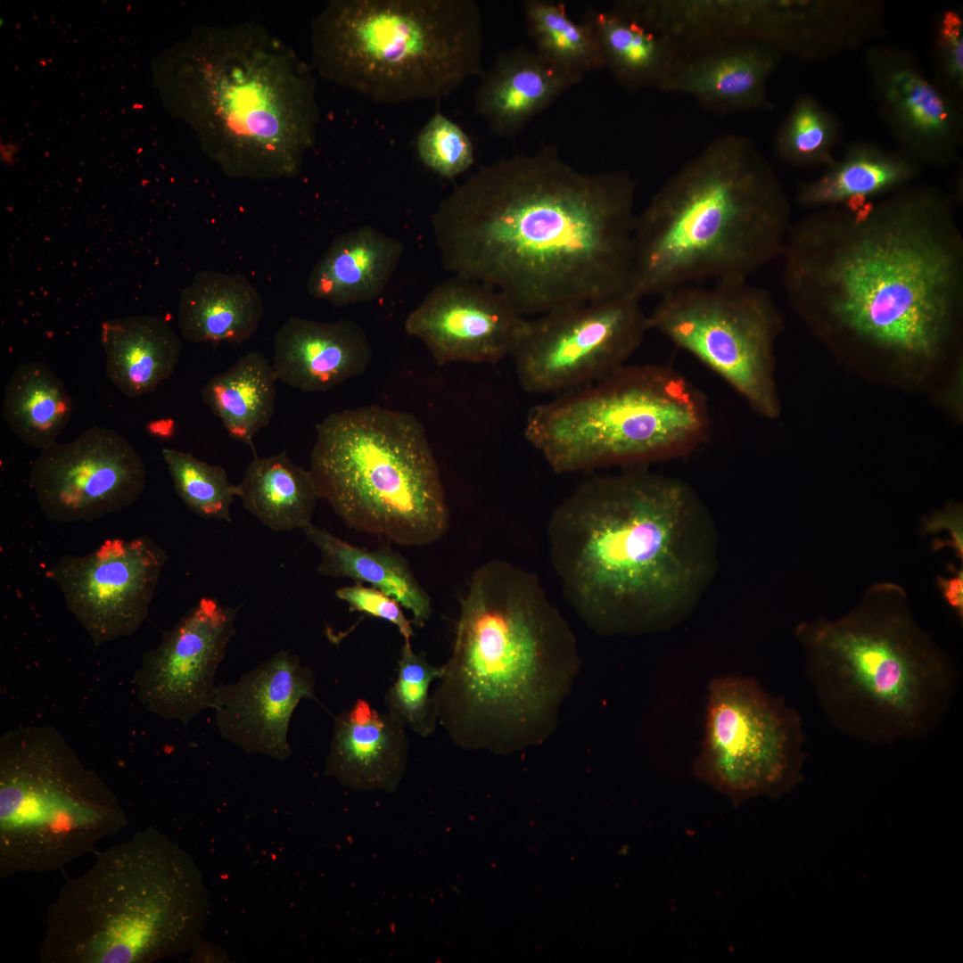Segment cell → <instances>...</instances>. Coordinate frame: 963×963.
<instances>
[{"label": "cell", "instance_id": "27", "mask_svg": "<svg viewBox=\"0 0 963 963\" xmlns=\"http://www.w3.org/2000/svg\"><path fill=\"white\" fill-rule=\"evenodd\" d=\"M263 313L262 296L245 276L202 270L181 292L177 324L189 342L238 344L251 338Z\"/></svg>", "mask_w": 963, "mask_h": 963}, {"label": "cell", "instance_id": "11", "mask_svg": "<svg viewBox=\"0 0 963 963\" xmlns=\"http://www.w3.org/2000/svg\"><path fill=\"white\" fill-rule=\"evenodd\" d=\"M705 395L658 364L611 374L533 406L524 436L556 473L686 457L708 439Z\"/></svg>", "mask_w": 963, "mask_h": 963}, {"label": "cell", "instance_id": "33", "mask_svg": "<svg viewBox=\"0 0 963 963\" xmlns=\"http://www.w3.org/2000/svg\"><path fill=\"white\" fill-rule=\"evenodd\" d=\"M277 377L263 353L251 351L210 377L202 399L228 435L253 448V438L274 415Z\"/></svg>", "mask_w": 963, "mask_h": 963}, {"label": "cell", "instance_id": "32", "mask_svg": "<svg viewBox=\"0 0 963 963\" xmlns=\"http://www.w3.org/2000/svg\"><path fill=\"white\" fill-rule=\"evenodd\" d=\"M235 495L274 531L304 530L320 499L309 469L294 463L286 450L267 457L255 455L235 485Z\"/></svg>", "mask_w": 963, "mask_h": 963}, {"label": "cell", "instance_id": "40", "mask_svg": "<svg viewBox=\"0 0 963 963\" xmlns=\"http://www.w3.org/2000/svg\"><path fill=\"white\" fill-rule=\"evenodd\" d=\"M936 82L951 95L963 92V18L954 9H945L935 18L933 40Z\"/></svg>", "mask_w": 963, "mask_h": 963}, {"label": "cell", "instance_id": "8", "mask_svg": "<svg viewBox=\"0 0 963 963\" xmlns=\"http://www.w3.org/2000/svg\"><path fill=\"white\" fill-rule=\"evenodd\" d=\"M192 856L152 827L106 849L47 908L43 963H151L193 949L209 912Z\"/></svg>", "mask_w": 963, "mask_h": 963}, {"label": "cell", "instance_id": "44", "mask_svg": "<svg viewBox=\"0 0 963 963\" xmlns=\"http://www.w3.org/2000/svg\"><path fill=\"white\" fill-rule=\"evenodd\" d=\"M148 430L155 436L169 438L174 433L175 422L168 418L152 421L149 424Z\"/></svg>", "mask_w": 963, "mask_h": 963}, {"label": "cell", "instance_id": "15", "mask_svg": "<svg viewBox=\"0 0 963 963\" xmlns=\"http://www.w3.org/2000/svg\"><path fill=\"white\" fill-rule=\"evenodd\" d=\"M641 300L630 292L529 317L511 357L520 385L556 396L627 365L649 330Z\"/></svg>", "mask_w": 963, "mask_h": 963}, {"label": "cell", "instance_id": "25", "mask_svg": "<svg viewBox=\"0 0 963 963\" xmlns=\"http://www.w3.org/2000/svg\"><path fill=\"white\" fill-rule=\"evenodd\" d=\"M580 80L518 46L501 53L482 71L474 93L475 111L498 136H514L537 113Z\"/></svg>", "mask_w": 963, "mask_h": 963}, {"label": "cell", "instance_id": "17", "mask_svg": "<svg viewBox=\"0 0 963 963\" xmlns=\"http://www.w3.org/2000/svg\"><path fill=\"white\" fill-rule=\"evenodd\" d=\"M145 484L140 455L104 426L40 450L30 472L39 508L55 523L92 522L119 512L139 498Z\"/></svg>", "mask_w": 963, "mask_h": 963}, {"label": "cell", "instance_id": "26", "mask_svg": "<svg viewBox=\"0 0 963 963\" xmlns=\"http://www.w3.org/2000/svg\"><path fill=\"white\" fill-rule=\"evenodd\" d=\"M402 242L362 226L335 237L314 265L306 283L314 299L334 306L378 298L404 253Z\"/></svg>", "mask_w": 963, "mask_h": 963}, {"label": "cell", "instance_id": "4", "mask_svg": "<svg viewBox=\"0 0 963 963\" xmlns=\"http://www.w3.org/2000/svg\"><path fill=\"white\" fill-rule=\"evenodd\" d=\"M580 666L574 633L538 577L505 560L472 573L451 654L432 695L457 746L523 751L555 732Z\"/></svg>", "mask_w": 963, "mask_h": 963}, {"label": "cell", "instance_id": "9", "mask_svg": "<svg viewBox=\"0 0 963 963\" xmlns=\"http://www.w3.org/2000/svg\"><path fill=\"white\" fill-rule=\"evenodd\" d=\"M473 0H331L311 22V66L380 103L440 100L481 76Z\"/></svg>", "mask_w": 963, "mask_h": 963}, {"label": "cell", "instance_id": "2", "mask_svg": "<svg viewBox=\"0 0 963 963\" xmlns=\"http://www.w3.org/2000/svg\"><path fill=\"white\" fill-rule=\"evenodd\" d=\"M637 190L626 169L583 172L546 145L481 167L432 233L447 270L537 317L630 292Z\"/></svg>", "mask_w": 963, "mask_h": 963}, {"label": "cell", "instance_id": "21", "mask_svg": "<svg viewBox=\"0 0 963 963\" xmlns=\"http://www.w3.org/2000/svg\"><path fill=\"white\" fill-rule=\"evenodd\" d=\"M304 698L316 700L312 671L280 650L237 680L219 684L213 705L219 734L249 754L285 761L292 716Z\"/></svg>", "mask_w": 963, "mask_h": 963}, {"label": "cell", "instance_id": "18", "mask_svg": "<svg viewBox=\"0 0 963 963\" xmlns=\"http://www.w3.org/2000/svg\"><path fill=\"white\" fill-rule=\"evenodd\" d=\"M235 608L204 597L166 631L135 673L144 709L182 724L212 709L216 673L235 633Z\"/></svg>", "mask_w": 963, "mask_h": 963}, {"label": "cell", "instance_id": "10", "mask_svg": "<svg viewBox=\"0 0 963 963\" xmlns=\"http://www.w3.org/2000/svg\"><path fill=\"white\" fill-rule=\"evenodd\" d=\"M320 499L358 532L405 547L432 545L450 514L432 446L412 414L365 406L316 426L310 467Z\"/></svg>", "mask_w": 963, "mask_h": 963}, {"label": "cell", "instance_id": "29", "mask_svg": "<svg viewBox=\"0 0 963 963\" xmlns=\"http://www.w3.org/2000/svg\"><path fill=\"white\" fill-rule=\"evenodd\" d=\"M106 374L126 396L137 398L169 379L182 342L167 321L151 315L107 320L101 326Z\"/></svg>", "mask_w": 963, "mask_h": 963}, {"label": "cell", "instance_id": "39", "mask_svg": "<svg viewBox=\"0 0 963 963\" xmlns=\"http://www.w3.org/2000/svg\"><path fill=\"white\" fill-rule=\"evenodd\" d=\"M420 160L446 178H454L474 162L473 144L461 127L437 111L417 135Z\"/></svg>", "mask_w": 963, "mask_h": 963}, {"label": "cell", "instance_id": "6", "mask_svg": "<svg viewBox=\"0 0 963 963\" xmlns=\"http://www.w3.org/2000/svg\"><path fill=\"white\" fill-rule=\"evenodd\" d=\"M795 637L824 716L862 743L889 745L928 735L958 690L953 661L895 583L873 584L836 619L801 622Z\"/></svg>", "mask_w": 963, "mask_h": 963}, {"label": "cell", "instance_id": "3", "mask_svg": "<svg viewBox=\"0 0 963 963\" xmlns=\"http://www.w3.org/2000/svg\"><path fill=\"white\" fill-rule=\"evenodd\" d=\"M566 600L605 636L664 630L696 606L715 571L716 536L684 482L644 470L579 485L547 524Z\"/></svg>", "mask_w": 963, "mask_h": 963}, {"label": "cell", "instance_id": "16", "mask_svg": "<svg viewBox=\"0 0 963 963\" xmlns=\"http://www.w3.org/2000/svg\"><path fill=\"white\" fill-rule=\"evenodd\" d=\"M169 556L148 536L109 539L91 553L63 555L45 576L100 646L134 634L146 619Z\"/></svg>", "mask_w": 963, "mask_h": 963}, {"label": "cell", "instance_id": "13", "mask_svg": "<svg viewBox=\"0 0 963 963\" xmlns=\"http://www.w3.org/2000/svg\"><path fill=\"white\" fill-rule=\"evenodd\" d=\"M648 326L688 352L758 415H780L775 345L784 328L772 295L747 281L674 288L660 296Z\"/></svg>", "mask_w": 963, "mask_h": 963}, {"label": "cell", "instance_id": "35", "mask_svg": "<svg viewBox=\"0 0 963 963\" xmlns=\"http://www.w3.org/2000/svg\"><path fill=\"white\" fill-rule=\"evenodd\" d=\"M523 8L534 50L548 62L580 80L587 72L605 68L593 32L584 21H572L564 3L527 0Z\"/></svg>", "mask_w": 963, "mask_h": 963}, {"label": "cell", "instance_id": "14", "mask_svg": "<svg viewBox=\"0 0 963 963\" xmlns=\"http://www.w3.org/2000/svg\"><path fill=\"white\" fill-rule=\"evenodd\" d=\"M804 731L795 709L755 679L721 675L708 685L696 778L738 806L778 799L802 780Z\"/></svg>", "mask_w": 963, "mask_h": 963}, {"label": "cell", "instance_id": "1", "mask_svg": "<svg viewBox=\"0 0 963 963\" xmlns=\"http://www.w3.org/2000/svg\"><path fill=\"white\" fill-rule=\"evenodd\" d=\"M781 256L792 308L837 352L925 365L958 349L963 235L953 194L918 184L814 210L792 223Z\"/></svg>", "mask_w": 963, "mask_h": 963}, {"label": "cell", "instance_id": "37", "mask_svg": "<svg viewBox=\"0 0 963 963\" xmlns=\"http://www.w3.org/2000/svg\"><path fill=\"white\" fill-rule=\"evenodd\" d=\"M161 456L176 493L193 514L203 519L232 521L230 506L236 498L235 485L222 466L177 449H164Z\"/></svg>", "mask_w": 963, "mask_h": 963}, {"label": "cell", "instance_id": "43", "mask_svg": "<svg viewBox=\"0 0 963 963\" xmlns=\"http://www.w3.org/2000/svg\"><path fill=\"white\" fill-rule=\"evenodd\" d=\"M951 574L938 576L936 583L946 604L953 610L959 619L963 618V569L949 564Z\"/></svg>", "mask_w": 963, "mask_h": 963}, {"label": "cell", "instance_id": "7", "mask_svg": "<svg viewBox=\"0 0 963 963\" xmlns=\"http://www.w3.org/2000/svg\"><path fill=\"white\" fill-rule=\"evenodd\" d=\"M177 72L207 155L230 178L297 176L317 140L313 68L253 21L202 31Z\"/></svg>", "mask_w": 963, "mask_h": 963}, {"label": "cell", "instance_id": "19", "mask_svg": "<svg viewBox=\"0 0 963 963\" xmlns=\"http://www.w3.org/2000/svg\"><path fill=\"white\" fill-rule=\"evenodd\" d=\"M865 62L876 105L898 150L920 166L952 163L963 136L959 99L902 49L874 45L867 50Z\"/></svg>", "mask_w": 963, "mask_h": 963}, {"label": "cell", "instance_id": "31", "mask_svg": "<svg viewBox=\"0 0 963 963\" xmlns=\"http://www.w3.org/2000/svg\"><path fill=\"white\" fill-rule=\"evenodd\" d=\"M302 531L320 553L318 573L367 583L383 591L412 613V623L417 627H424L430 620L432 598L401 553L385 547L371 550L354 546L313 523Z\"/></svg>", "mask_w": 963, "mask_h": 963}, {"label": "cell", "instance_id": "34", "mask_svg": "<svg viewBox=\"0 0 963 963\" xmlns=\"http://www.w3.org/2000/svg\"><path fill=\"white\" fill-rule=\"evenodd\" d=\"M72 401L62 381L45 363L26 362L12 374L4 388V422L24 444L48 448L66 427Z\"/></svg>", "mask_w": 963, "mask_h": 963}, {"label": "cell", "instance_id": "38", "mask_svg": "<svg viewBox=\"0 0 963 963\" xmlns=\"http://www.w3.org/2000/svg\"><path fill=\"white\" fill-rule=\"evenodd\" d=\"M442 672V665L430 663L424 654L413 650L411 639H404L397 678L384 696V704L388 712L422 737L432 736L438 725L430 687Z\"/></svg>", "mask_w": 963, "mask_h": 963}, {"label": "cell", "instance_id": "5", "mask_svg": "<svg viewBox=\"0 0 963 963\" xmlns=\"http://www.w3.org/2000/svg\"><path fill=\"white\" fill-rule=\"evenodd\" d=\"M791 225L787 194L753 141L717 136L636 215L630 292L747 281L781 256Z\"/></svg>", "mask_w": 963, "mask_h": 963}, {"label": "cell", "instance_id": "20", "mask_svg": "<svg viewBox=\"0 0 963 963\" xmlns=\"http://www.w3.org/2000/svg\"><path fill=\"white\" fill-rule=\"evenodd\" d=\"M529 317L496 289L460 276L435 286L407 317L406 333L436 364H495L512 357Z\"/></svg>", "mask_w": 963, "mask_h": 963}, {"label": "cell", "instance_id": "42", "mask_svg": "<svg viewBox=\"0 0 963 963\" xmlns=\"http://www.w3.org/2000/svg\"><path fill=\"white\" fill-rule=\"evenodd\" d=\"M921 531L924 534L936 535L938 532L946 531L947 537L940 547V550L950 547L955 556L963 559V512L959 504L951 503L942 510L934 512L925 517L921 522Z\"/></svg>", "mask_w": 963, "mask_h": 963}, {"label": "cell", "instance_id": "23", "mask_svg": "<svg viewBox=\"0 0 963 963\" xmlns=\"http://www.w3.org/2000/svg\"><path fill=\"white\" fill-rule=\"evenodd\" d=\"M273 347L277 380L304 392L326 391L361 375L373 357L365 330L351 319L292 317L275 333Z\"/></svg>", "mask_w": 963, "mask_h": 963}, {"label": "cell", "instance_id": "24", "mask_svg": "<svg viewBox=\"0 0 963 963\" xmlns=\"http://www.w3.org/2000/svg\"><path fill=\"white\" fill-rule=\"evenodd\" d=\"M405 724L358 698L334 719L325 773L359 792H393L407 769Z\"/></svg>", "mask_w": 963, "mask_h": 963}, {"label": "cell", "instance_id": "22", "mask_svg": "<svg viewBox=\"0 0 963 963\" xmlns=\"http://www.w3.org/2000/svg\"><path fill=\"white\" fill-rule=\"evenodd\" d=\"M782 56L759 43L710 45L689 53L659 90L692 96L719 114L769 111L767 82Z\"/></svg>", "mask_w": 963, "mask_h": 963}, {"label": "cell", "instance_id": "28", "mask_svg": "<svg viewBox=\"0 0 963 963\" xmlns=\"http://www.w3.org/2000/svg\"><path fill=\"white\" fill-rule=\"evenodd\" d=\"M920 166L900 150L868 141L852 144L820 176L801 183L796 202L811 210L853 201H874L901 190L915 180Z\"/></svg>", "mask_w": 963, "mask_h": 963}, {"label": "cell", "instance_id": "41", "mask_svg": "<svg viewBox=\"0 0 963 963\" xmlns=\"http://www.w3.org/2000/svg\"><path fill=\"white\" fill-rule=\"evenodd\" d=\"M334 594L348 605L350 612L362 613L393 624L404 639H411L414 636L412 621L404 614L401 605L383 591L356 582L337 588Z\"/></svg>", "mask_w": 963, "mask_h": 963}, {"label": "cell", "instance_id": "12", "mask_svg": "<svg viewBox=\"0 0 963 963\" xmlns=\"http://www.w3.org/2000/svg\"><path fill=\"white\" fill-rule=\"evenodd\" d=\"M127 826L116 795L55 728L2 737L1 877L62 869Z\"/></svg>", "mask_w": 963, "mask_h": 963}, {"label": "cell", "instance_id": "30", "mask_svg": "<svg viewBox=\"0 0 963 963\" xmlns=\"http://www.w3.org/2000/svg\"><path fill=\"white\" fill-rule=\"evenodd\" d=\"M583 21L593 32L614 78L630 90L660 88L688 55L681 45L614 9H587Z\"/></svg>", "mask_w": 963, "mask_h": 963}, {"label": "cell", "instance_id": "36", "mask_svg": "<svg viewBox=\"0 0 963 963\" xmlns=\"http://www.w3.org/2000/svg\"><path fill=\"white\" fill-rule=\"evenodd\" d=\"M839 119L814 96L796 97L778 126L773 142L776 155L794 167H826L834 160L841 140Z\"/></svg>", "mask_w": 963, "mask_h": 963}]
</instances>
